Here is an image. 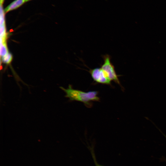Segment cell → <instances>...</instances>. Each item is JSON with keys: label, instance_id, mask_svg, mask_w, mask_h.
Listing matches in <instances>:
<instances>
[{"label": "cell", "instance_id": "obj_1", "mask_svg": "<svg viewBox=\"0 0 166 166\" xmlns=\"http://www.w3.org/2000/svg\"><path fill=\"white\" fill-rule=\"evenodd\" d=\"M60 88L66 93L65 97L69 98L70 101L82 102L88 108L92 106V101H99L100 100V98L98 96V92L97 91L85 92L73 89L71 85H69L67 89L62 87Z\"/></svg>", "mask_w": 166, "mask_h": 166}, {"label": "cell", "instance_id": "obj_2", "mask_svg": "<svg viewBox=\"0 0 166 166\" xmlns=\"http://www.w3.org/2000/svg\"><path fill=\"white\" fill-rule=\"evenodd\" d=\"M103 63L101 68L102 69L108 77L112 81H113L122 86L119 81L118 75L115 71V67L111 61V57L109 54H106L103 56Z\"/></svg>", "mask_w": 166, "mask_h": 166}, {"label": "cell", "instance_id": "obj_3", "mask_svg": "<svg viewBox=\"0 0 166 166\" xmlns=\"http://www.w3.org/2000/svg\"><path fill=\"white\" fill-rule=\"evenodd\" d=\"M94 81L97 83L111 86V81L101 68L90 69L88 71Z\"/></svg>", "mask_w": 166, "mask_h": 166}, {"label": "cell", "instance_id": "obj_4", "mask_svg": "<svg viewBox=\"0 0 166 166\" xmlns=\"http://www.w3.org/2000/svg\"><path fill=\"white\" fill-rule=\"evenodd\" d=\"M26 2V0H15L4 9L5 13L15 10Z\"/></svg>", "mask_w": 166, "mask_h": 166}, {"label": "cell", "instance_id": "obj_5", "mask_svg": "<svg viewBox=\"0 0 166 166\" xmlns=\"http://www.w3.org/2000/svg\"><path fill=\"white\" fill-rule=\"evenodd\" d=\"M8 51L6 45L5 43H0V55L2 57L7 53Z\"/></svg>", "mask_w": 166, "mask_h": 166}, {"label": "cell", "instance_id": "obj_6", "mask_svg": "<svg viewBox=\"0 0 166 166\" xmlns=\"http://www.w3.org/2000/svg\"><path fill=\"white\" fill-rule=\"evenodd\" d=\"M12 59V56L11 53H8L6 55L2 57L3 62L9 64L10 62Z\"/></svg>", "mask_w": 166, "mask_h": 166}, {"label": "cell", "instance_id": "obj_7", "mask_svg": "<svg viewBox=\"0 0 166 166\" xmlns=\"http://www.w3.org/2000/svg\"><path fill=\"white\" fill-rule=\"evenodd\" d=\"M5 0H0V5L2 6Z\"/></svg>", "mask_w": 166, "mask_h": 166}, {"label": "cell", "instance_id": "obj_8", "mask_svg": "<svg viewBox=\"0 0 166 166\" xmlns=\"http://www.w3.org/2000/svg\"><path fill=\"white\" fill-rule=\"evenodd\" d=\"M31 0H26V2L29 1H30Z\"/></svg>", "mask_w": 166, "mask_h": 166}, {"label": "cell", "instance_id": "obj_9", "mask_svg": "<svg viewBox=\"0 0 166 166\" xmlns=\"http://www.w3.org/2000/svg\"><path fill=\"white\" fill-rule=\"evenodd\" d=\"M165 136V137H166V136Z\"/></svg>", "mask_w": 166, "mask_h": 166}]
</instances>
